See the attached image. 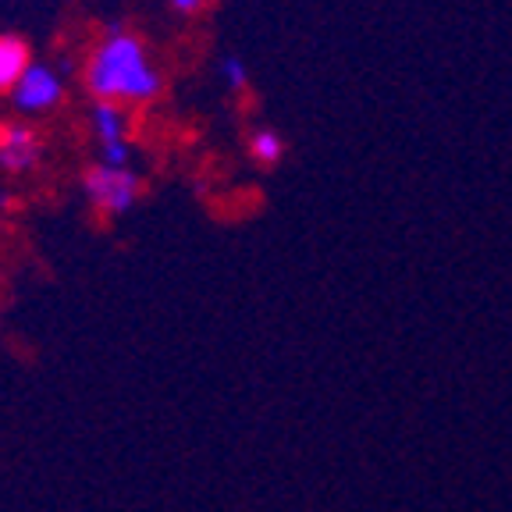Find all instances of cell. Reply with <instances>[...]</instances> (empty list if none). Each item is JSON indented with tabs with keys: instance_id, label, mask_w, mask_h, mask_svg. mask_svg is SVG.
<instances>
[{
	"instance_id": "cell-5",
	"label": "cell",
	"mask_w": 512,
	"mask_h": 512,
	"mask_svg": "<svg viewBox=\"0 0 512 512\" xmlns=\"http://www.w3.org/2000/svg\"><path fill=\"white\" fill-rule=\"evenodd\" d=\"M29 47L25 40L11 36V32H0V93H15V86L29 72Z\"/></svg>"
},
{
	"instance_id": "cell-3",
	"label": "cell",
	"mask_w": 512,
	"mask_h": 512,
	"mask_svg": "<svg viewBox=\"0 0 512 512\" xmlns=\"http://www.w3.org/2000/svg\"><path fill=\"white\" fill-rule=\"evenodd\" d=\"M11 100H15V107L22 114H47L64 100V82L47 64H32L29 72H25V79L15 86Z\"/></svg>"
},
{
	"instance_id": "cell-1",
	"label": "cell",
	"mask_w": 512,
	"mask_h": 512,
	"mask_svg": "<svg viewBox=\"0 0 512 512\" xmlns=\"http://www.w3.org/2000/svg\"><path fill=\"white\" fill-rule=\"evenodd\" d=\"M164 79H160L157 64L150 61L143 40L132 32H121L114 25L107 32V40L93 50L86 64V89L96 96V104H146L160 93Z\"/></svg>"
},
{
	"instance_id": "cell-7",
	"label": "cell",
	"mask_w": 512,
	"mask_h": 512,
	"mask_svg": "<svg viewBox=\"0 0 512 512\" xmlns=\"http://www.w3.org/2000/svg\"><path fill=\"white\" fill-rule=\"evenodd\" d=\"M249 157L256 164H264V168H274L281 157H285V139L274 132V128H256L253 136H249Z\"/></svg>"
},
{
	"instance_id": "cell-4",
	"label": "cell",
	"mask_w": 512,
	"mask_h": 512,
	"mask_svg": "<svg viewBox=\"0 0 512 512\" xmlns=\"http://www.w3.org/2000/svg\"><path fill=\"white\" fill-rule=\"evenodd\" d=\"M40 153V136L29 125H18V121L0 125V168L4 171H11V175L32 171L40 164Z\"/></svg>"
},
{
	"instance_id": "cell-8",
	"label": "cell",
	"mask_w": 512,
	"mask_h": 512,
	"mask_svg": "<svg viewBox=\"0 0 512 512\" xmlns=\"http://www.w3.org/2000/svg\"><path fill=\"white\" fill-rule=\"evenodd\" d=\"M221 79H224V86L228 89H235V93H242V89L249 86V68H246V61L242 57H224L221 61Z\"/></svg>"
},
{
	"instance_id": "cell-9",
	"label": "cell",
	"mask_w": 512,
	"mask_h": 512,
	"mask_svg": "<svg viewBox=\"0 0 512 512\" xmlns=\"http://www.w3.org/2000/svg\"><path fill=\"white\" fill-rule=\"evenodd\" d=\"M128 160H132V146H128V139L100 146V164H107V168H128Z\"/></svg>"
},
{
	"instance_id": "cell-6",
	"label": "cell",
	"mask_w": 512,
	"mask_h": 512,
	"mask_svg": "<svg viewBox=\"0 0 512 512\" xmlns=\"http://www.w3.org/2000/svg\"><path fill=\"white\" fill-rule=\"evenodd\" d=\"M89 121H93V132H96V139H100V146L125 139V111H121L118 104H96Z\"/></svg>"
},
{
	"instance_id": "cell-10",
	"label": "cell",
	"mask_w": 512,
	"mask_h": 512,
	"mask_svg": "<svg viewBox=\"0 0 512 512\" xmlns=\"http://www.w3.org/2000/svg\"><path fill=\"white\" fill-rule=\"evenodd\" d=\"M203 4H207V0H171V8H175L178 15H196V11H203Z\"/></svg>"
},
{
	"instance_id": "cell-2",
	"label": "cell",
	"mask_w": 512,
	"mask_h": 512,
	"mask_svg": "<svg viewBox=\"0 0 512 512\" xmlns=\"http://www.w3.org/2000/svg\"><path fill=\"white\" fill-rule=\"evenodd\" d=\"M82 185H86L89 203L107 217H118V214H125V210H132V203H136V196H139V175L128 168L96 164V168L86 171Z\"/></svg>"
}]
</instances>
